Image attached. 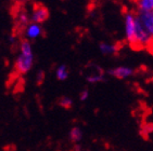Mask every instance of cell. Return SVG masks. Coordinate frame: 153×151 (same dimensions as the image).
I'll return each mask as SVG.
<instances>
[{
  "instance_id": "cell-1",
  "label": "cell",
  "mask_w": 153,
  "mask_h": 151,
  "mask_svg": "<svg viewBox=\"0 0 153 151\" xmlns=\"http://www.w3.org/2000/svg\"><path fill=\"white\" fill-rule=\"evenodd\" d=\"M124 32L127 42L136 48H150L153 39L147 32L138 14L127 12L124 16Z\"/></svg>"
},
{
  "instance_id": "cell-2",
  "label": "cell",
  "mask_w": 153,
  "mask_h": 151,
  "mask_svg": "<svg viewBox=\"0 0 153 151\" xmlns=\"http://www.w3.org/2000/svg\"><path fill=\"white\" fill-rule=\"evenodd\" d=\"M34 65V51L30 41L23 39L19 44V55L14 62V70L19 75L30 73Z\"/></svg>"
},
{
  "instance_id": "cell-3",
  "label": "cell",
  "mask_w": 153,
  "mask_h": 151,
  "mask_svg": "<svg viewBox=\"0 0 153 151\" xmlns=\"http://www.w3.org/2000/svg\"><path fill=\"white\" fill-rule=\"evenodd\" d=\"M49 18V10L45 6L37 4L33 8V11L30 13V22L36 24H44Z\"/></svg>"
},
{
  "instance_id": "cell-4",
  "label": "cell",
  "mask_w": 153,
  "mask_h": 151,
  "mask_svg": "<svg viewBox=\"0 0 153 151\" xmlns=\"http://www.w3.org/2000/svg\"><path fill=\"white\" fill-rule=\"evenodd\" d=\"M104 77H105L104 70L98 65H92L87 71L86 80L89 83L94 84V83H100V82L104 81Z\"/></svg>"
},
{
  "instance_id": "cell-5",
  "label": "cell",
  "mask_w": 153,
  "mask_h": 151,
  "mask_svg": "<svg viewBox=\"0 0 153 151\" xmlns=\"http://www.w3.org/2000/svg\"><path fill=\"white\" fill-rule=\"evenodd\" d=\"M23 32H24V37H25L26 40H28V41L35 40V39H37V38H39L42 35V27H41V25H39V24L32 23V22H30V23L23 29Z\"/></svg>"
},
{
  "instance_id": "cell-6",
  "label": "cell",
  "mask_w": 153,
  "mask_h": 151,
  "mask_svg": "<svg viewBox=\"0 0 153 151\" xmlns=\"http://www.w3.org/2000/svg\"><path fill=\"white\" fill-rule=\"evenodd\" d=\"M134 73L133 68H130L128 66H116L112 69H110L109 75L114 77L115 79L118 80H125L131 77Z\"/></svg>"
},
{
  "instance_id": "cell-7",
  "label": "cell",
  "mask_w": 153,
  "mask_h": 151,
  "mask_svg": "<svg viewBox=\"0 0 153 151\" xmlns=\"http://www.w3.org/2000/svg\"><path fill=\"white\" fill-rule=\"evenodd\" d=\"M137 14L147 32L153 39V14L152 13H137Z\"/></svg>"
},
{
  "instance_id": "cell-8",
  "label": "cell",
  "mask_w": 153,
  "mask_h": 151,
  "mask_svg": "<svg viewBox=\"0 0 153 151\" xmlns=\"http://www.w3.org/2000/svg\"><path fill=\"white\" fill-rule=\"evenodd\" d=\"M16 25H18L19 28L24 29L25 27L30 23V14H28V12L26 10H22V11H19L18 14H16Z\"/></svg>"
},
{
  "instance_id": "cell-9",
  "label": "cell",
  "mask_w": 153,
  "mask_h": 151,
  "mask_svg": "<svg viewBox=\"0 0 153 151\" xmlns=\"http://www.w3.org/2000/svg\"><path fill=\"white\" fill-rule=\"evenodd\" d=\"M99 51L103 55H114L118 52V47L110 42H101L99 44Z\"/></svg>"
},
{
  "instance_id": "cell-10",
  "label": "cell",
  "mask_w": 153,
  "mask_h": 151,
  "mask_svg": "<svg viewBox=\"0 0 153 151\" xmlns=\"http://www.w3.org/2000/svg\"><path fill=\"white\" fill-rule=\"evenodd\" d=\"M138 13H152L153 0H139L136 2Z\"/></svg>"
},
{
  "instance_id": "cell-11",
  "label": "cell",
  "mask_w": 153,
  "mask_h": 151,
  "mask_svg": "<svg viewBox=\"0 0 153 151\" xmlns=\"http://www.w3.org/2000/svg\"><path fill=\"white\" fill-rule=\"evenodd\" d=\"M68 76H70V70H68V67L65 64L59 65V66L56 67V78L59 81H65L68 78Z\"/></svg>"
},
{
  "instance_id": "cell-12",
  "label": "cell",
  "mask_w": 153,
  "mask_h": 151,
  "mask_svg": "<svg viewBox=\"0 0 153 151\" xmlns=\"http://www.w3.org/2000/svg\"><path fill=\"white\" fill-rule=\"evenodd\" d=\"M82 136H84V132L79 126H73V128L70 130V133H68V137L71 141L73 142H78L82 139Z\"/></svg>"
},
{
  "instance_id": "cell-13",
  "label": "cell",
  "mask_w": 153,
  "mask_h": 151,
  "mask_svg": "<svg viewBox=\"0 0 153 151\" xmlns=\"http://www.w3.org/2000/svg\"><path fill=\"white\" fill-rule=\"evenodd\" d=\"M73 99L68 96H62L61 98L59 99V105L60 107L63 109H71L73 107Z\"/></svg>"
},
{
  "instance_id": "cell-14",
  "label": "cell",
  "mask_w": 153,
  "mask_h": 151,
  "mask_svg": "<svg viewBox=\"0 0 153 151\" xmlns=\"http://www.w3.org/2000/svg\"><path fill=\"white\" fill-rule=\"evenodd\" d=\"M141 132L144 134H151L153 132V125L152 123H146L141 128Z\"/></svg>"
},
{
  "instance_id": "cell-15",
  "label": "cell",
  "mask_w": 153,
  "mask_h": 151,
  "mask_svg": "<svg viewBox=\"0 0 153 151\" xmlns=\"http://www.w3.org/2000/svg\"><path fill=\"white\" fill-rule=\"evenodd\" d=\"M78 97H79L80 102H85L89 98V91L88 90H82L78 94Z\"/></svg>"
},
{
  "instance_id": "cell-16",
  "label": "cell",
  "mask_w": 153,
  "mask_h": 151,
  "mask_svg": "<svg viewBox=\"0 0 153 151\" xmlns=\"http://www.w3.org/2000/svg\"><path fill=\"white\" fill-rule=\"evenodd\" d=\"M36 81H37V84H41L45 81V71L39 70L38 73H36Z\"/></svg>"
},
{
  "instance_id": "cell-17",
  "label": "cell",
  "mask_w": 153,
  "mask_h": 151,
  "mask_svg": "<svg viewBox=\"0 0 153 151\" xmlns=\"http://www.w3.org/2000/svg\"><path fill=\"white\" fill-rule=\"evenodd\" d=\"M150 48H151V51H152V53H153V42H152V44L150 45Z\"/></svg>"
},
{
  "instance_id": "cell-18",
  "label": "cell",
  "mask_w": 153,
  "mask_h": 151,
  "mask_svg": "<svg viewBox=\"0 0 153 151\" xmlns=\"http://www.w3.org/2000/svg\"><path fill=\"white\" fill-rule=\"evenodd\" d=\"M152 14H153V12H152Z\"/></svg>"
}]
</instances>
